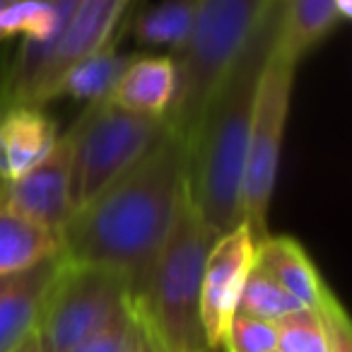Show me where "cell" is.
<instances>
[{
  "label": "cell",
  "instance_id": "obj_1",
  "mask_svg": "<svg viewBox=\"0 0 352 352\" xmlns=\"http://www.w3.org/2000/svg\"><path fill=\"white\" fill-rule=\"evenodd\" d=\"M188 186V142L166 123L152 150L75 210L60 232V256L126 280L131 299L145 289Z\"/></svg>",
  "mask_w": 352,
  "mask_h": 352
},
{
  "label": "cell",
  "instance_id": "obj_2",
  "mask_svg": "<svg viewBox=\"0 0 352 352\" xmlns=\"http://www.w3.org/2000/svg\"><path fill=\"white\" fill-rule=\"evenodd\" d=\"M280 8L283 0H273L212 87L188 138V193L215 234L241 222L246 145L261 78L278 41Z\"/></svg>",
  "mask_w": 352,
  "mask_h": 352
},
{
  "label": "cell",
  "instance_id": "obj_3",
  "mask_svg": "<svg viewBox=\"0 0 352 352\" xmlns=\"http://www.w3.org/2000/svg\"><path fill=\"white\" fill-rule=\"evenodd\" d=\"M217 236L201 217L186 186L145 289L133 299L138 316L162 352H210L201 323V285L208 251Z\"/></svg>",
  "mask_w": 352,
  "mask_h": 352
},
{
  "label": "cell",
  "instance_id": "obj_4",
  "mask_svg": "<svg viewBox=\"0 0 352 352\" xmlns=\"http://www.w3.org/2000/svg\"><path fill=\"white\" fill-rule=\"evenodd\" d=\"M273 0H198L188 44L176 56V97L166 123L191 138L203 104Z\"/></svg>",
  "mask_w": 352,
  "mask_h": 352
},
{
  "label": "cell",
  "instance_id": "obj_5",
  "mask_svg": "<svg viewBox=\"0 0 352 352\" xmlns=\"http://www.w3.org/2000/svg\"><path fill=\"white\" fill-rule=\"evenodd\" d=\"M164 131L166 118L131 113L111 102L85 109L65 133L73 152L75 206L82 208L121 179L152 150Z\"/></svg>",
  "mask_w": 352,
  "mask_h": 352
},
{
  "label": "cell",
  "instance_id": "obj_6",
  "mask_svg": "<svg viewBox=\"0 0 352 352\" xmlns=\"http://www.w3.org/2000/svg\"><path fill=\"white\" fill-rule=\"evenodd\" d=\"M294 75H297V63L273 49L261 78L249 145H246L244 179H241V222L249 225L258 241L270 234V203L278 184L285 131L292 107Z\"/></svg>",
  "mask_w": 352,
  "mask_h": 352
},
{
  "label": "cell",
  "instance_id": "obj_7",
  "mask_svg": "<svg viewBox=\"0 0 352 352\" xmlns=\"http://www.w3.org/2000/svg\"><path fill=\"white\" fill-rule=\"evenodd\" d=\"M128 304L131 289L123 278L102 268L60 261L36 321L41 352H70Z\"/></svg>",
  "mask_w": 352,
  "mask_h": 352
},
{
  "label": "cell",
  "instance_id": "obj_8",
  "mask_svg": "<svg viewBox=\"0 0 352 352\" xmlns=\"http://www.w3.org/2000/svg\"><path fill=\"white\" fill-rule=\"evenodd\" d=\"M258 239L246 222L222 232L210 246L201 285V323L210 352H225L227 331L256 265Z\"/></svg>",
  "mask_w": 352,
  "mask_h": 352
},
{
  "label": "cell",
  "instance_id": "obj_9",
  "mask_svg": "<svg viewBox=\"0 0 352 352\" xmlns=\"http://www.w3.org/2000/svg\"><path fill=\"white\" fill-rule=\"evenodd\" d=\"M0 203L15 215L60 236L78 210L73 193V152L65 133H60L56 147L41 164L15 182L0 184Z\"/></svg>",
  "mask_w": 352,
  "mask_h": 352
},
{
  "label": "cell",
  "instance_id": "obj_10",
  "mask_svg": "<svg viewBox=\"0 0 352 352\" xmlns=\"http://www.w3.org/2000/svg\"><path fill=\"white\" fill-rule=\"evenodd\" d=\"M131 3L133 0H78L49 63L36 78L25 104L44 107L46 102L58 97L63 75L78 60L87 58L89 54L104 49L116 39L121 17L128 12Z\"/></svg>",
  "mask_w": 352,
  "mask_h": 352
},
{
  "label": "cell",
  "instance_id": "obj_11",
  "mask_svg": "<svg viewBox=\"0 0 352 352\" xmlns=\"http://www.w3.org/2000/svg\"><path fill=\"white\" fill-rule=\"evenodd\" d=\"M60 133L54 118L34 104L0 107V184L15 182L51 155Z\"/></svg>",
  "mask_w": 352,
  "mask_h": 352
},
{
  "label": "cell",
  "instance_id": "obj_12",
  "mask_svg": "<svg viewBox=\"0 0 352 352\" xmlns=\"http://www.w3.org/2000/svg\"><path fill=\"white\" fill-rule=\"evenodd\" d=\"M176 58L147 54L131 58L109 102L131 113L166 118L176 97Z\"/></svg>",
  "mask_w": 352,
  "mask_h": 352
},
{
  "label": "cell",
  "instance_id": "obj_13",
  "mask_svg": "<svg viewBox=\"0 0 352 352\" xmlns=\"http://www.w3.org/2000/svg\"><path fill=\"white\" fill-rule=\"evenodd\" d=\"M256 268L273 278L307 309H318L323 299L331 294L311 256L292 236L268 234L263 241H258Z\"/></svg>",
  "mask_w": 352,
  "mask_h": 352
},
{
  "label": "cell",
  "instance_id": "obj_14",
  "mask_svg": "<svg viewBox=\"0 0 352 352\" xmlns=\"http://www.w3.org/2000/svg\"><path fill=\"white\" fill-rule=\"evenodd\" d=\"M60 256L22 273L0 297V352H10L32 331H36L41 307L60 270Z\"/></svg>",
  "mask_w": 352,
  "mask_h": 352
},
{
  "label": "cell",
  "instance_id": "obj_15",
  "mask_svg": "<svg viewBox=\"0 0 352 352\" xmlns=\"http://www.w3.org/2000/svg\"><path fill=\"white\" fill-rule=\"evenodd\" d=\"M60 256V236L0 203V278H15Z\"/></svg>",
  "mask_w": 352,
  "mask_h": 352
},
{
  "label": "cell",
  "instance_id": "obj_16",
  "mask_svg": "<svg viewBox=\"0 0 352 352\" xmlns=\"http://www.w3.org/2000/svg\"><path fill=\"white\" fill-rule=\"evenodd\" d=\"M338 22L340 17L336 15L333 0H283L275 51L299 65L314 46L336 30Z\"/></svg>",
  "mask_w": 352,
  "mask_h": 352
},
{
  "label": "cell",
  "instance_id": "obj_17",
  "mask_svg": "<svg viewBox=\"0 0 352 352\" xmlns=\"http://www.w3.org/2000/svg\"><path fill=\"white\" fill-rule=\"evenodd\" d=\"M198 0H157L133 20V39L147 49H164L179 56L188 44L196 22Z\"/></svg>",
  "mask_w": 352,
  "mask_h": 352
},
{
  "label": "cell",
  "instance_id": "obj_18",
  "mask_svg": "<svg viewBox=\"0 0 352 352\" xmlns=\"http://www.w3.org/2000/svg\"><path fill=\"white\" fill-rule=\"evenodd\" d=\"M133 56L118 51V41L113 39L104 49L89 54L87 58L78 60L68 73L63 75L58 97H70L87 107L109 102Z\"/></svg>",
  "mask_w": 352,
  "mask_h": 352
},
{
  "label": "cell",
  "instance_id": "obj_19",
  "mask_svg": "<svg viewBox=\"0 0 352 352\" xmlns=\"http://www.w3.org/2000/svg\"><path fill=\"white\" fill-rule=\"evenodd\" d=\"M304 309L292 294L285 287H280L273 278L258 270L254 265L249 280L244 285V292H241L239 299V309L236 314H244V316H254L261 318V321L268 323H278L280 318L289 316V314Z\"/></svg>",
  "mask_w": 352,
  "mask_h": 352
},
{
  "label": "cell",
  "instance_id": "obj_20",
  "mask_svg": "<svg viewBox=\"0 0 352 352\" xmlns=\"http://www.w3.org/2000/svg\"><path fill=\"white\" fill-rule=\"evenodd\" d=\"M142 331H145L142 318L138 316L131 299L126 309H121L111 321L104 323L70 352H133L142 338Z\"/></svg>",
  "mask_w": 352,
  "mask_h": 352
},
{
  "label": "cell",
  "instance_id": "obj_21",
  "mask_svg": "<svg viewBox=\"0 0 352 352\" xmlns=\"http://www.w3.org/2000/svg\"><path fill=\"white\" fill-rule=\"evenodd\" d=\"M280 352H328L326 331L316 309H299L275 323Z\"/></svg>",
  "mask_w": 352,
  "mask_h": 352
},
{
  "label": "cell",
  "instance_id": "obj_22",
  "mask_svg": "<svg viewBox=\"0 0 352 352\" xmlns=\"http://www.w3.org/2000/svg\"><path fill=\"white\" fill-rule=\"evenodd\" d=\"M278 350V331L275 323L261 321L254 316L234 314L227 331L225 352H270Z\"/></svg>",
  "mask_w": 352,
  "mask_h": 352
},
{
  "label": "cell",
  "instance_id": "obj_23",
  "mask_svg": "<svg viewBox=\"0 0 352 352\" xmlns=\"http://www.w3.org/2000/svg\"><path fill=\"white\" fill-rule=\"evenodd\" d=\"M321 316L323 331H326L328 340V352H352V326L347 318L342 304L338 302L336 294H328L321 302V307L316 309Z\"/></svg>",
  "mask_w": 352,
  "mask_h": 352
},
{
  "label": "cell",
  "instance_id": "obj_24",
  "mask_svg": "<svg viewBox=\"0 0 352 352\" xmlns=\"http://www.w3.org/2000/svg\"><path fill=\"white\" fill-rule=\"evenodd\" d=\"M10 352H41V345H39V338H36V331H32L25 340H20Z\"/></svg>",
  "mask_w": 352,
  "mask_h": 352
},
{
  "label": "cell",
  "instance_id": "obj_25",
  "mask_svg": "<svg viewBox=\"0 0 352 352\" xmlns=\"http://www.w3.org/2000/svg\"><path fill=\"white\" fill-rule=\"evenodd\" d=\"M142 326H145V323H142ZM133 352H162V347L157 345L155 338H152L150 331L145 328V331H142V338L138 340V345H135V350H133Z\"/></svg>",
  "mask_w": 352,
  "mask_h": 352
},
{
  "label": "cell",
  "instance_id": "obj_26",
  "mask_svg": "<svg viewBox=\"0 0 352 352\" xmlns=\"http://www.w3.org/2000/svg\"><path fill=\"white\" fill-rule=\"evenodd\" d=\"M333 8H336V15L340 17V22L352 17V0H333Z\"/></svg>",
  "mask_w": 352,
  "mask_h": 352
},
{
  "label": "cell",
  "instance_id": "obj_27",
  "mask_svg": "<svg viewBox=\"0 0 352 352\" xmlns=\"http://www.w3.org/2000/svg\"><path fill=\"white\" fill-rule=\"evenodd\" d=\"M22 275V273H20ZM20 275H15V278H0V297H3V294L8 292V289H10V285L15 283L17 278H20Z\"/></svg>",
  "mask_w": 352,
  "mask_h": 352
},
{
  "label": "cell",
  "instance_id": "obj_28",
  "mask_svg": "<svg viewBox=\"0 0 352 352\" xmlns=\"http://www.w3.org/2000/svg\"><path fill=\"white\" fill-rule=\"evenodd\" d=\"M10 3H12V0H0V17H3V10H6ZM6 39H8V36H6V32H3V22H0V44H3Z\"/></svg>",
  "mask_w": 352,
  "mask_h": 352
},
{
  "label": "cell",
  "instance_id": "obj_29",
  "mask_svg": "<svg viewBox=\"0 0 352 352\" xmlns=\"http://www.w3.org/2000/svg\"><path fill=\"white\" fill-rule=\"evenodd\" d=\"M0 107H3V97H0Z\"/></svg>",
  "mask_w": 352,
  "mask_h": 352
},
{
  "label": "cell",
  "instance_id": "obj_30",
  "mask_svg": "<svg viewBox=\"0 0 352 352\" xmlns=\"http://www.w3.org/2000/svg\"><path fill=\"white\" fill-rule=\"evenodd\" d=\"M270 352H280V350H270Z\"/></svg>",
  "mask_w": 352,
  "mask_h": 352
}]
</instances>
